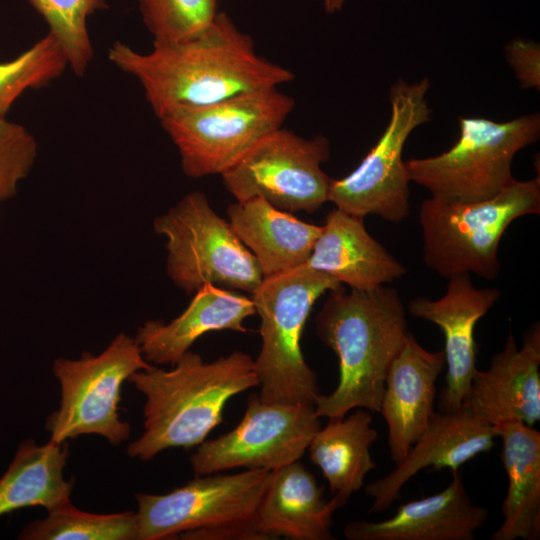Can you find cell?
Segmentation results:
<instances>
[{
  "instance_id": "1",
  "label": "cell",
  "mask_w": 540,
  "mask_h": 540,
  "mask_svg": "<svg viewBox=\"0 0 540 540\" xmlns=\"http://www.w3.org/2000/svg\"><path fill=\"white\" fill-rule=\"evenodd\" d=\"M108 58L137 79L158 118L173 109L278 87L295 77L289 69L260 56L250 35L224 12L188 40L153 44L146 53L115 42Z\"/></svg>"
},
{
  "instance_id": "2",
  "label": "cell",
  "mask_w": 540,
  "mask_h": 540,
  "mask_svg": "<svg viewBox=\"0 0 540 540\" xmlns=\"http://www.w3.org/2000/svg\"><path fill=\"white\" fill-rule=\"evenodd\" d=\"M315 326L339 360L338 384L330 394H319L315 414L336 419L357 408L379 412L387 372L409 333L398 291L385 285L330 291Z\"/></svg>"
},
{
  "instance_id": "3",
  "label": "cell",
  "mask_w": 540,
  "mask_h": 540,
  "mask_svg": "<svg viewBox=\"0 0 540 540\" xmlns=\"http://www.w3.org/2000/svg\"><path fill=\"white\" fill-rule=\"evenodd\" d=\"M128 381L144 396V432L128 445L131 458L148 461L169 448L203 443L223 422L226 403L259 385L254 360L234 351L212 362L188 350L170 370L155 366Z\"/></svg>"
},
{
  "instance_id": "4",
  "label": "cell",
  "mask_w": 540,
  "mask_h": 540,
  "mask_svg": "<svg viewBox=\"0 0 540 540\" xmlns=\"http://www.w3.org/2000/svg\"><path fill=\"white\" fill-rule=\"evenodd\" d=\"M540 213V179L515 180L495 196L455 201L431 196L419 210L424 264L449 279L473 273L495 280L502 236L513 221Z\"/></svg>"
},
{
  "instance_id": "5",
  "label": "cell",
  "mask_w": 540,
  "mask_h": 540,
  "mask_svg": "<svg viewBox=\"0 0 540 540\" xmlns=\"http://www.w3.org/2000/svg\"><path fill=\"white\" fill-rule=\"evenodd\" d=\"M342 284L303 264L265 277L251 294L260 317L261 349L254 360L260 399L314 406L316 373L306 363L301 339L315 302Z\"/></svg>"
},
{
  "instance_id": "6",
  "label": "cell",
  "mask_w": 540,
  "mask_h": 540,
  "mask_svg": "<svg viewBox=\"0 0 540 540\" xmlns=\"http://www.w3.org/2000/svg\"><path fill=\"white\" fill-rule=\"evenodd\" d=\"M271 473L197 475L166 494H136L138 540H260L256 515Z\"/></svg>"
},
{
  "instance_id": "7",
  "label": "cell",
  "mask_w": 540,
  "mask_h": 540,
  "mask_svg": "<svg viewBox=\"0 0 540 540\" xmlns=\"http://www.w3.org/2000/svg\"><path fill=\"white\" fill-rule=\"evenodd\" d=\"M295 100L278 87L197 107L173 109L158 119L192 178L222 175L258 142L281 128Z\"/></svg>"
},
{
  "instance_id": "8",
  "label": "cell",
  "mask_w": 540,
  "mask_h": 540,
  "mask_svg": "<svg viewBox=\"0 0 540 540\" xmlns=\"http://www.w3.org/2000/svg\"><path fill=\"white\" fill-rule=\"evenodd\" d=\"M459 138L447 151L405 161L410 180L431 196L455 201L491 198L514 179L512 161L517 152L537 141L539 114L507 122L459 117Z\"/></svg>"
},
{
  "instance_id": "9",
  "label": "cell",
  "mask_w": 540,
  "mask_h": 540,
  "mask_svg": "<svg viewBox=\"0 0 540 540\" xmlns=\"http://www.w3.org/2000/svg\"><path fill=\"white\" fill-rule=\"evenodd\" d=\"M153 225L167 238V275L186 293L212 284L252 294L264 279L252 252L200 191L185 195Z\"/></svg>"
},
{
  "instance_id": "10",
  "label": "cell",
  "mask_w": 540,
  "mask_h": 540,
  "mask_svg": "<svg viewBox=\"0 0 540 540\" xmlns=\"http://www.w3.org/2000/svg\"><path fill=\"white\" fill-rule=\"evenodd\" d=\"M151 366L135 338L124 333L99 355L83 352L77 360L56 359L52 370L61 401L46 420L50 441L61 444L86 434L102 436L115 446L127 440L131 428L118 413L121 386L134 372Z\"/></svg>"
},
{
  "instance_id": "11",
  "label": "cell",
  "mask_w": 540,
  "mask_h": 540,
  "mask_svg": "<svg viewBox=\"0 0 540 540\" xmlns=\"http://www.w3.org/2000/svg\"><path fill=\"white\" fill-rule=\"evenodd\" d=\"M429 87L427 78L415 83L398 79L391 86L386 129L351 173L331 181L328 201L337 209L361 218L379 216L391 223L410 215L411 180L402 154L411 132L430 120Z\"/></svg>"
},
{
  "instance_id": "12",
  "label": "cell",
  "mask_w": 540,
  "mask_h": 540,
  "mask_svg": "<svg viewBox=\"0 0 540 540\" xmlns=\"http://www.w3.org/2000/svg\"><path fill=\"white\" fill-rule=\"evenodd\" d=\"M330 154L325 136L308 139L281 127L221 176L236 201L261 197L283 211L314 213L328 201L332 179L321 166Z\"/></svg>"
},
{
  "instance_id": "13",
  "label": "cell",
  "mask_w": 540,
  "mask_h": 540,
  "mask_svg": "<svg viewBox=\"0 0 540 540\" xmlns=\"http://www.w3.org/2000/svg\"><path fill=\"white\" fill-rule=\"evenodd\" d=\"M321 427L314 406L270 403L252 394L238 425L198 445L190 463L196 475L236 468L273 471L300 460Z\"/></svg>"
},
{
  "instance_id": "14",
  "label": "cell",
  "mask_w": 540,
  "mask_h": 540,
  "mask_svg": "<svg viewBox=\"0 0 540 540\" xmlns=\"http://www.w3.org/2000/svg\"><path fill=\"white\" fill-rule=\"evenodd\" d=\"M497 288H477L469 274L448 279L439 299L416 297L408 303L410 315L434 323L443 332L447 372L440 395V411L462 407L477 371L474 331L477 322L498 301Z\"/></svg>"
},
{
  "instance_id": "15",
  "label": "cell",
  "mask_w": 540,
  "mask_h": 540,
  "mask_svg": "<svg viewBox=\"0 0 540 540\" xmlns=\"http://www.w3.org/2000/svg\"><path fill=\"white\" fill-rule=\"evenodd\" d=\"M540 327L535 324L518 348L510 334L489 368L477 369L462 405L490 426L540 420Z\"/></svg>"
},
{
  "instance_id": "16",
  "label": "cell",
  "mask_w": 540,
  "mask_h": 540,
  "mask_svg": "<svg viewBox=\"0 0 540 540\" xmlns=\"http://www.w3.org/2000/svg\"><path fill=\"white\" fill-rule=\"evenodd\" d=\"M495 437L494 428L464 405L455 411L435 412L403 461L365 487V493L372 499L369 513L388 509L403 486L424 468L458 472L471 459L490 451Z\"/></svg>"
},
{
  "instance_id": "17",
  "label": "cell",
  "mask_w": 540,
  "mask_h": 540,
  "mask_svg": "<svg viewBox=\"0 0 540 540\" xmlns=\"http://www.w3.org/2000/svg\"><path fill=\"white\" fill-rule=\"evenodd\" d=\"M444 367L443 350L429 351L408 333L387 372L379 411L388 427L390 458L396 465L425 432L435 413L436 381Z\"/></svg>"
},
{
  "instance_id": "18",
  "label": "cell",
  "mask_w": 540,
  "mask_h": 540,
  "mask_svg": "<svg viewBox=\"0 0 540 540\" xmlns=\"http://www.w3.org/2000/svg\"><path fill=\"white\" fill-rule=\"evenodd\" d=\"M441 492L400 505L381 521L348 523V540H474L489 512L472 502L458 472Z\"/></svg>"
},
{
  "instance_id": "19",
  "label": "cell",
  "mask_w": 540,
  "mask_h": 540,
  "mask_svg": "<svg viewBox=\"0 0 540 540\" xmlns=\"http://www.w3.org/2000/svg\"><path fill=\"white\" fill-rule=\"evenodd\" d=\"M351 289L367 291L403 276L407 269L366 230L364 218L335 208L305 263Z\"/></svg>"
},
{
  "instance_id": "20",
  "label": "cell",
  "mask_w": 540,
  "mask_h": 540,
  "mask_svg": "<svg viewBox=\"0 0 540 540\" xmlns=\"http://www.w3.org/2000/svg\"><path fill=\"white\" fill-rule=\"evenodd\" d=\"M342 506L335 495L324 500L323 488L298 460L272 471L258 507L256 532L260 540H331L332 517Z\"/></svg>"
},
{
  "instance_id": "21",
  "label": "cell",
  "mask_w": 540,
  "mask_h": 540,
  "mask_svg": "<svg viewBox=\"0 0 540 540\" xmlns=\"http://www.w3.org/2000/svg\"><path fill=\"white\" fill-rule=\"evenodd\" d=\"M256 314L252 298L205 284L181 315L169 323L149 320L135 337L145 360L174 365L202 335L210 331L246 332L243 322Z\"/></svg>"
},
{
  "instance_id": "22",
  "label": "cell",
  "mask_w": 540,
  "mask_h": 540,
  "mask_svg": "<svg viewBox=\"0 0 540 540\" xmlns=\"http://www.w3.org/2000/svg\"><path fill=\"white\" fill-rule=\"evenodd\" d=\"M228 222L252 252L264 278L287 272L307 262L322 225L302 221L261 197L228 206Z\"/></svg>"
},
{
  "instance_id": "23",
  "label": "cell",
  "mask_w": 540,
  "mask_h": 540,
  "mask_svg": "<svg viewBox=\"0 0 540 540\" xmlns=\"http://www.w3.org/2000/svg\"><path fill=\"white\" fill-rule=\"evenodd\" d=\"M502 441L501 460L508 476L503 520L492 540L540 537V433L521 422L493 426Z\"/></svg>"
},
{
  "instance_id": "24",
  "label": "cell",
  "mask_w": 540,
  "mask_h": 540,
  "mask_svg": "<svg viewBox=\"0 0 540 540\" xmlns=\"http://www.w3.org/2000/svg\"><path fill=\"white\" fill-rule=\"evenodd\" d=\"M377 438L371 414L357 408L342 418L329 419L307 448L310 460L321 470L330 491L344 505L363 487L367 474L376 468L370 449Z\"/></svg>"
},
{
  "instance_id": "25",
  "label": "cell",
  "mask_w": 540,
  "mask_h": 540,
  "mask_svg": "<svg viewBox=\"0 0 540 540\" xmlns=\"http://www.w3.org/2000/svg\"><path fill=\"white\" fill-rule=\"evenodd\" d=\"M67 443L23 441L0 478V516L41 506L47 511L70 501L74 481L66 480Z\"/></svg>"
},
{
  "instance_id": "26",
  "label": "cell",
  "mask_w": 540,
  "mask_h": 540,
  "mask_svg": "<svg viewBox=\"0 0 540 540\" xmlns=\"http://www.w3.org/2000/svg\"><path fill=\"white\" fill-rule=\"evenodd\" d=\"M28 524L25 540H138L136 512L112 514L84 512L68 502Z\"/></svg>"
},
{
  "instance_id": "27",
  "label": "cell",
  "mask_w": 540,
  "mask_h": 540,
  "mask_svg": "<svg viewBox=\"0 0 540 540\" xmlns=\"http://www.w3.org/2000/svg\"><path fill=\"white\" fill-rule=\"evenodd\" d=\"M67 67V57L50 33L16 58L0 62V117L24 92L49 84Z\"/></svg>"
},
{
  "instance_id": "28",
  "label": "cell",
  "mask_w": 540,
  "mask_h": 540,
  "mask_svg": "<svg viewBox=\"0 0 540 540\" xmlns=\"http://www.w3.org/2000/svg\"><path fill=\"white\" fill-rule=\"evenodd\" d=\"M49 26V33L58 41L68 67L82 76L93 59V46L87 29L88 17L105 0H28Z\"/></svg>"
},
{
  "instance_id": "29",
  "label": "cell",
  "mask_w": 540,
  "mask_h": 540,
  "mask_svg": "<svg viewBox=\"0 0 540 540\" xmlns=\"http://www.w3.org/2000/svg\"><path fill=\"white\" fill-rule=\"evenodd\" d=\"M218 0H138L153 44L176 43L203 32L214 20Z\"/></svg>"
},
{
  "instance_id": "30",
  "label": "cell",
  "mask_w": 540,
  "mask_h": 540,
  "mask_svg": "<svg viewBox=\"0 0 540 540\" xmlns=\"http://www.w3.org/2000/svg\"><path fill=\"white\" fill-rule=\"evenodd\" d=\"M37 157V142L21 124L0 117V202L15 195Z\"/></svg>"
},
{
  "instance_id": "31",
  "label": "cell",
  "mask_w": 540,
  "mask_h": 540,
  "mask_svg": "<svg viewBox=\"0 0 540 540\" xmlns=\"http://www.w3.org/2000/svg\"><path fill=\"white\" fill-rule=\"evenodd\" d=\"M506 56L523 88H539L540 50L537 43L516 39L506 45Z\"/></svg>"
},
{
  "instance_id": "32",
  "label": "cell",
  "mask_w": 540,
  "mask_h": 540,
  "mask_svg": "<svg viewBox=\"0 0 540 540\" xmlns=\"http://www.w3.org/2000/svg\"><path fill=\"white\" fill-rule=\"evenodd\" d=\"M347 0H322L324 10L328 14H334L342 10Z\"/></svg>"
}]
</instances>
